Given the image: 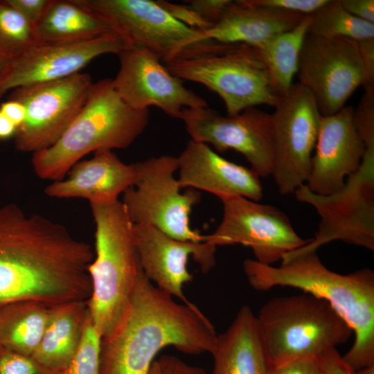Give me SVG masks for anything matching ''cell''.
Masks as SVG:
<instances>
[{
  "label": "cell",
  "instance_id": "cell-1",
  "mask_svg": "<svg viewBox=\"0 0 374 374\" xmlns=\"http://www.w3.org/2000/svg\"><path fill=\"white\" fill-rule=\"evenodd\" d=\"M94 252L62 224L17 204L0 208V306L33 301L49 306L87 301Z\"/></svg>",
  "mask_w": 374,
  "mask_h": 374
},
{
  "label": "cell",
  "instance_id": "cell-2",
  "mask_svg": "<svg viewBox=\"0 0 374 374\" xmlns=\"http://www.w3.org/2000/svg\"><path fill=\"white\" fill-rule=\"evenodd\" d=\"M217 337L195 305L176 303L141 268L126 312L102 339L100 374H150L156 355L165 347L188 355L211 353Z\"/></svg>",
  "mask_w": 374,
  "mask_h": 374
},
{
  "label": "cell",
  "instance_id": "cell-3",
  "mask_svg": "<svg viewBox=\"0 0 374 374\" xmlns=\"http://www.w3.org/2000/svg\"><path fill=\"white\" fill-rule=\"evenodd\" d=\"M249 285L266 291L287 286L326 301L355 333L350 349L341 356L353 371L374 365V271L362 268L348 274L327 268L317 252L283 258L278 267L243 262Z\"/></svg>",
  "mask_w": 374,
  "mask_h": 374
},
{
  "label": "cell",
  "instance_id": "cell-4",
  "mask_svg": "<svg viewBox=\"0 0 374 374\" xmlns=\"http://www.w3.org/2000/svg\"><path fill=\"white\" fill-rule=\"evenodd\" d=\"M149 109L127 105L112 79L93 82L82 109L51 146L33 154L34 171L41 179L59 181L90 152L125 149L144 132Z\"/></svg>",
  "mask_w": 374,
  "mask_h": 374
},
{
  "label": "cell",
  "instance_id": "cell-5",
  "mask_svg": "<svg viewBox=\"0 0 374 374\" xmlns=\"http://www.w3.org/2000/svg\"><path fill=\"white\" fill-rule=\"evenodd\" d=\"M90 206L96 226L95 253L88 268L92 290L87 303L94 327L103 339L126 312L141 267L134 224L122 202Z\"/></svg>",
  "mask_w": 374,
  "mask_h": 374
},
{
  "label": "cell",
  "instance_id": "cell-6",
  "mask_svg": "<svg viewBox=\"0 0 374 374\" xmlns=\"http://www.w3.org/2000/svg\"><path fill=\"white\" fill-rule=\"evenodd\" d=\"M163 63L180 80L202 84L216 93L227 116L261 105L274 107L281 96L252 47L245 44L206 39Z\"/></svg>",
  "mask_w": 374,
  "mask_h": 374
},
{
  "label": "cell",
  "instance_id": "cell-7",
  "mask_svg": "<svg viewBox=\"0 0 374 374\" xmlns=\"http://www.w3.org/2000/svg\"><path fill=\"white\" fill-rule=\"evenodd\" d=\"M256 317L273 366L319 357L346 343L353 332L326 301L307 293L271 299Z\"/></svg>",
  "mask_w": 374,
  "mask_h": 374
},
{
  "label": "cell",
  "instance_id": "cell-8",
  "mask_svg": "<svg viewBox=\"0 0 374 374\" xmlns=\"http://www.w3.org/2000/svg\"><path fill=\"white\" fill-rule=\"evenodd\" d=\"M364 145L359 168L337 192L319 195L312 193L305 184L296 190V199L311 205L321 220L313 238L282 258L315 253L335 240L374 250V139L366 141Z\"/></svg>",
  "mask_w": 374,
  "mask_h": 374
},
{
  "label": "cell",
  "instance_id": "cell-9",
  "mask_svg": "<svg viewBox=\"0 0 374 374\" xmlns=\"http://www.w3.org/2000/svg\"><path fill=\"white\" fill-rule=\"evenodd\" d=\"M135 163L136 181L123 193L121 201L133 224L154 226L179 240L204 241V235L193 231L189 223L191 209L201 194L194 188L180 192L174 177L177 157L162 155Z\"/></svg>",
  "mask_w": 374,
  "mask_h": 374
},
{
  "label": "cell",
  "instance_id": "cell-10",
  "mask_svg": "<svg viewBox=\"0 0 374 374\" xmlns=\"http://www.w3.org/2000/svg\"><path fill=\"white\" fill-rule=\"evenodd\" d=\"M271 116V176L280 194H294L308 177L321 115L312 94L297 82L280 96Z\"/></svg>",
  "mask_w": 374,
  "mask_h": 374
},
{
  "label": "cell",
  "instance_id": "cell-11",
  "mask_svg": "<svg viewBox=\"0 0 374 374\" xmlns=\"http://www.w3.org/2000/svg\"><path fill=\"white\" fill-rule=\"evenodd\" d=\"M296 76L313 96L323 116L341 110L366 72L357 41L308 33L299 53Z\"/></svg>",
  "mask_w": 374,
  "mask_h": 374
},
{
  "label": "cell",
  "instance_id": "cell-12",
  "mask_svg": "<svg viewBox=\"0 0 374 374\" xmlns=\"http://www.w3.org/2000/svg\"><path fill=\"white\" fill-rule=\"evenodd\" d=\"M79 1L105 20L127 46L145 49L163 62L207 39L202 31L174 19L157 1Z\"/></svg>",
  "mask_w": 374,
  "mask_h": 374
},
{
  "label": "cell",
  "instance_id": "cell-13",
  "mask_svg": "<svg viewBox=\"0 0 374 374\" xmlns=\"http://www.w3.org/2000/svg\"><path fill=\"white\" fill-rule=\"evenodd\" d=\"M92 83L89 74L78 73L12 90L9 99L21 102L26 112L14 136L15 148L33 154L53 145L82 109Z\"/></svg>",
  "mask_w": 374,
  "mask_h": 374
},
{
  "label": "cell",
  "instance_id": "cell-14",
  "mask_svg": "<svg viewBox=\"0 0 374 374\" xmlns=\"http://www.w3.org/2000/svg\"><path fill=\"white\" fill-rule=\"evenodd\" d=\"M223 217L216 230L204 235L215 246L240 244L249 247L260 263L273 265L303 245L288 216L278 208L244 197L221 199Z\"/></svg>",
  "mask_w": 374,
  "mask_h": 374
},
{
  "label": "cell",
  "instance_id": "cell-15",
  "mask_svg": "<svg viewBox=\"0 0 374 374\" xmlns=\"http://www.w3.org/2000/svg\"><path fill=\"white\" fill-rule=\"evenodd\" d=\"M191 139L223 152L242 154L260 177L271 176L273 135L271 114L256 107L234 116H222L207 107L183 110L181 118Z\"/></svg>",
  "mask_w": 374,
  "mask_h": 374
},
{
  "label": "cell",
  "instance_id": "cell-16",
  "mask_svg": "<svg viewBox=\"0 0 374 374\" xmlns=\"http://www.w3.org/2000/svg\"><path fill=\"white\" fill-rule=\"evenodd\" d=\"M119 69L113 85L122 100L136 109L154 106L180 119L184 109L207 107V102L187 89L160 59L148 51L126 46L117 54Z\"/></svg>",
  "mask_w": 374,
  "mask_h": 374
},
{
  "label": "cell",
  "instance_id": "cell-17",
  "mask_svg": "<svg viewBox=\"0 0 374 374\" xmlns=\"http://www.w3.org/2000/svg\"><path fill=\"white\" fill-rule=\"evenodd\" d=\"M127 46L115 32L78 42L37 43L8 61L0 81V98L22 87L55 81L80 73L95 58L117 54Z\"/></svg>",
  "mask_w": 374,
  "mask_h": 374
},
{
  "label": "cell",
  "instance_id": "cell-18",
  "mask_svg": "<svg viewBox=\"0 0 374 374\" xmlns=\"http://www.w3.org/2000/svg\"><path fill=\"white\" fill-rule=\"evenodd\" d=\"M133 236L145 276L160 290L191 304L183 292L184 285L193 279L187 267L188 258L193 256L202 271L208 272L215 266L217 247L206 241L179 240L144 224H133Z\"/></svg>",
  "mask_w": 374,
  "mask_h": 374
},
{
  "label": "cell",
  "instance_id": "cell-19",
  "mask_svg": "<svg viewBox=\"0 0 374 374\" xmlns=\"http://www.w3.org/2000/svg\"><path fill=\"white\" fill-rule=\"evenodd\" d=\"M364 151L352 106L345 105L335 114L321 116L305 186L319 195L337 192L359 168Z\"/></svg>",
  "mask_w": 374,
  "mask_h": 374
},
{
  "label": "cell",
  "instance_id": "cell-20",
  "mask_svg": "<svg viewBox=\"0 0 374 374\" xmlns=\"http://www.w3.org/2000/svg\"><path fill=\"white\" fill-rule=\"evenodd\" d=\"M177 159L181 188L203 190L220 200L238 197L256 202L262 199L260 177L252 169L224 159L206 143L190 140Z\"/></svg>",
  "mask_w": 374,
  "mask_h": 374
},
{
  "label": "cell",
  "instance_id": "cell-21",
  "mask_svg": "<svg viewBox=\"0 0 374 374\" xmlns=\"http://www.w3.org/2000/svg\"><path fill=\"white\" fill-rule=\"evenodd\" d=\"M88 160L77 162L68 177L48 185L44 193L55 198H82L90 204L118 200L120 194L133 186L137 179L136 163L123 162L112 150L93 152Z\"/></svg>",
  "mask_w": 374,
  "mask_h": 374
},
{
  "label": "cell",
  "instance_id": "cell-22",
  "mask_svg": "<svg viewBox=\"0 0 374 374\" xmlns=\"http://www.w3.org/2000/svg\"><path fill=\"white\" fill-rule=\"evenodd\" d=\"M305 16L256 6L250 0L231 1L217 22L200 31L207 39L253 47L276 35L294 28Z\"/></svg>",
  "mask_w": 374,
  "mask_h": 374
},
{
  "label": "cell",
  "instance_id": "cell-23",
  "mask_svg": "<svg viewBox=\"0 0 374 374\" xmlns=\"http://www.w3.org/2000/svg\"><path fill=\"white\" fill-rule=\"evenodd\" d=\"M211 354L212 374H271L272 364L257 317L243 305L226 331L217 335Z\"/></svg>",
  "mask_w": 374,
  "mask_h": 374
},
{
  "label": "cell",
  "instance_id": "cell-24",
  "mask_svg": "<svg viewBox=\"0 0 374 374\" xmlns=\"http://www.w3.org/2000/svg\"><path fill=\"white\" fill-rule=\"evenodd\" d=\"M88 311L87 301L51 306L42 339L32 357L62 374L80 344Z\"/></svg>",
  "mask_w": 374,
  "mask_h": 374
},
{
  "label": "cell",
  "instance_id": "cell-25",
  "mask_svg": "<svg viewBox=\"0 0 374 374\" xmlns=\"http://www.w3.org/2000/svg\"><path fill=\"white\" fill-rule=\"evenodd\" d=\"M36 30L38 42L43 44L78 42L114 32L105 20L79 0H50Z\"/></svg>",
  "mask_w": 374,
  "mask_h": 374
},
{
  "label": "cell",
  "instance_id": "cell-26",
  "mask_svg": "<svg viewBox=\"0 0 374 374\" xmlns=\"http://www.w3.org/2000/svg\"><path fill=\"white\" fill-rule=\"evenodd\" d=\"M50 308L33 301L0 306V346L32 356L42 339Z\"/></svg>",
  "mask_w": 374,
  "mask_h": 374
},
{
  "label": "cell",
  "instance_id": "cell-27",
  "mask_svg": "<svg viewBox=\"0 0 374 374\" xmlns=\"http://www.w3.org/2000/svg\"><path fill=\"white\" fill-rule=\"evenodd\" d=\"M308 25L309 15H306L294 28L276 35L258 46L252 47L265 66L272 87L280 96L284 94L293 84Z\"/></svg>",
  "mask_w": 374,
  "mask_h": 374
},
{
  "label": "cell",
  "instance_id": "cell-28",
  "mask_svg": "<svg viewBox=\"0 0 374 374\" xmlns=\"http://www.w3.org/2000/svg\"><path fill=\"white\" fill-rule=\"evenodd\" d=\"M308 33L347 37L355 41L374 38V24L360 19L344 9L339 0L328 1L309 15Z\"/></svg>",
  "mask_w": 374,
  "mask_h": 374
},
{
  "label": "cell",
  "instance_id": "cell-29",
  "mask_svg": "<svg viewBox=\"0 0 374 374\" xmlns=\"http://www.w3.org/2000/svg\"><path fill=\"white\" fill-rule=\"evenodd\" d=\"M38 42L36 26L0 1V47L10 60Z\"/></svg>",
  "mask_w": 374,
  "mask_h": 374
},
{
  "label": "cell",
  "instance_id": "cell-30",
  "mask_svg": "<svg viewBox=\"0 0 374 374\" xmlns=\"http://www.w3.org/2000/svg\"><path fill=\"white\" fill-rule=\"evenodd\" d=\"M101 343L88 311L80 344L62 374H100Z\"/></svg>",
  "mask_w": 374,
  "mask_h": 374
},
{
  "label": "cell",
  "instance_id": "cell-31",
  "mask_svg": "<svg viewBox=\"0 0 374 374\" xmlns=\"http://www.w3.org/2000/svg\"><path fill=\"white\" fill-rule=\"evenodd\" d=\"M0 374H61L27 355L0 346Z\"/></svg>",
  "mask_w": 374,
  "mask_h": 374
},
{
  "label": "cell",
  "instance_id": "cell-32",
  "mask_svg": "<svg viewBox=\"0 0 374 374\" xmlns=\"http://www.w3.org/2000/svg\"><path fill=\"white\" fill-rule=\"evenodd\" d=\"M157 2L174 19L188 27L204 30L211 26L186 3L179 4L162 0H158Z\"/></svg>",
  "mask_w": 374,
  "mask_h": 374
},
{
  "label": "cell",
  "instance_id": "cell-33",
  "mask_svg": "<svg viewBox=\"0 0 374 374\" xmlns=\"http://www.w3.org/2000/svg\"><path fill=\"white\" fill-rule=\"evenodd\" d=\"M256 6L283 10L303 15H310L328 0H250Z\"/></svg>",
  "mask_w": 374,
  "mask_h": 374
},
{
  "label": "cell",
  "instance_id": "cell-34",
  "mask_svg": "<svg viewBox=\"0 0 374 374\" xmlns=\"http://www.w3.org/2000/svg\"><path fill=\"white\" fill-rule=\"evenodd\" d=\"M271 374L326 373L318 357H303L273 366Z\"/></svg>",
  "mask_w": 374,
  "mask_h": 374
},
{
  "label": "cell",
  "instance_id": "cell-35",
  "mask_svg": "<svg viewBox=\"0 0 374 374\" xmlns=\"http://www.w3.org/2000/svg\"><path fill=\"white\" fill-rule=\"evenodd\" d=\"M230 0H191L186 1L203 19L213 26L220 19Z\"/></svg>",
  "mask_w": 374,
  "mask_h": 374
},
{
  "label": "cell",
  "instance_id": "cell-36",
  "mask_svg": "<svg viewBox=\"0 0 374 374\" xmlns=\"http://www.w3.org/2000/svg\"><path fill=\"white\" fill-rule=\"evenodd\" d=\"M156 362L159 374H206L203 368L189 365L174 355H161Z\"/></svg>",
  "mask_w": 374,
  "mask_h": 374
},
{
  "label": "cell",
  "instance_id": "cell-37",
  "mask_svg": "<svg viewBox=\"0 0 374 374\" xmlns=\"http://www.w3.org/2000/svg\"><path fill=\"white\" fill-rule=\"evenodd\" d=\"M31 23H38L44 13L50 0H4Z\"/></svg>",
  "mask_w": 374,
  "mask_h": 374
},
{
  "label": "cell",
  "instance_id": "cell-38",
  "mask_svg": "<svg viewBox=\"0 0 374 374\" xmlns=\"http://www.w3.org/2000/svg\"><path fill=\"white\" fill-rule=\"evenodd\" d=\"M318 358L326 374H353L354 372L343 361L336 348L326 351Z\"/></svg>",
  "mask_w": 374,
  "mask_h": 374
},
{
  "label": "cell",
  "instance_id": "cell-39",
  "mask_svg": "<svg viewBox=\"0 0 374 374\" xmlns=\"http://www.w3.org/2000/svg\"><path fill=\"white\" fill-rule=\"evenodd\" d=\"M366 72L364 87H374V38L357 41Z\"/></svg>",
  "mask_w": 374,
  "mask_h": 374
},
{
  "label": "cell",
  "instance_id": "cell-40",
  "mask_svg": "<svg viewBox=\"0 0 374 374\" xmlns=\"http://www.w3.org/2000/svg\"><path fill=\"white\" fill-rule=\"evenodd\" d=\"M341 4L353 16L374 24V0H339Z\"/></svg>",
  "mask_w": 374,
  "mask_h": 374
},
{
  "label": "cell",
  "instance_id": "cell-41",
  "mask_svg": "<svg viewBox=\"0 0 374 374\" xmlns=\"http://www.w3.org/2000/svg\"><path fill=\"white\" fill-rule=\"evenodd\" d=\"M0 111L6 116L18 128L25 121L26 112L24 105L19 101L9 99L0 106Z\"/></svg>",
  "mask_w": 374,
  "mask_h": 374
},
{
  "label": "cell",
  "instance_id": "cell-42",
  "mask_svg": "<svg viewBox=\"0 0 374 374\" xmlns=\"http://www.w3.org/2000/svg\"><path fill=\"white\" fill-rule=\"evenodd\" d=\"M17 126L0 111V140L15 136Z\"/></svg>",
  "mask_w": 374,
  "mask_h": 374
},
{
  "label": "cell",
  "instance_id": "cell-43",
  "mask_svg": "<svg viewBox=\"0 0 374 374\" xmlns=\"http://www.w3.org/2000/svg\"><path fill=\"white\" fill-rule=\"evenodd\" d=\"M9 60L6 56L0 47V81L1 80L6 69L8 67Z\"/></svg>",
  "mask_w": 374,
  "mask_h": 374
},
{
  "label": "cell",
  "instance_id": "cell-44",
  "mask_svg": "<svg viewBox=\"0 0 374 374\" xmlns=\"http://www.w3.org/2000/svg\"><path fill=\"white\" fill-rule=\"evenodd\" d=\"M353 374H374V365L362 368L354 371Z\"/></svg>",
  "mask_w": 374,
  "mask_h": 374
},
{
  "label": "cell",
  "instance_id": "cell-45",
  "mask_svg": "<svg viewBox=\"0 0 374 374\" xmlns=\"http://www.w3.org/2000/svg\"><path fill=\"white\" fill-rule=\"evenodd\" d=\"M150 374H159V370H158V367H157L156 360H154V362H153V364H152V365L151 366V368H150Z\"/></svg>",
  "mask_w": 374,
  "mask_h": 374
}]
</instances>
